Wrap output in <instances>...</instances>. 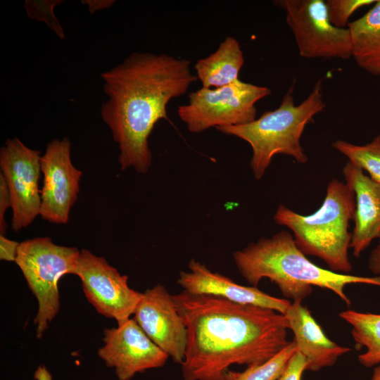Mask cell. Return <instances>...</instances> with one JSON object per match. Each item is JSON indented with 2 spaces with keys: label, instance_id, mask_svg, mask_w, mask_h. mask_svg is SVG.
Listing matches in <instances>:
<instances>
[{
  "label": "cell",
  "instance_id": "1",
  "mask_svg": "<svg viewBox=\"0 0 380 380\" xmlns=\"http://www.w3.org/2000/svg\"><path fill=\"white\" fill-rule=\"evenodd\" d=\"M172 298L187 331L183 380H225L231 365H261L291 342L275 310L184 290Z\"/></svg>",
  "mask_w": 380,
  "mask_h": 380
},
{
  "label": "cell",
  "instance_id": "2",
  "mask_svg": "<svg viewBox=\"0 0 380 380\" xmlns=\"http://www.w3.org/2000/svg\"><path fill=\"white\" fill-rule=\"evenodd\" d=\"M191 61L166 53L134 52L101 77L107 100L101 116L118 144L122 170L146 173L152 163L148 138L168 120L167 106L198 80Z\"/></svg>",
  "mask_w": 380,
  "mask_h": 380
},
{
  "label": "cell",
  "instance_id": "3",
  "mask_svg": "<svg viewBox=\"0 0 380 380\" xmlns=\"http://www.w3.org/2000/svg\"><path fill=\"white\" fill-rule=\"evenodd\" d=\"M233 259L249 284L257 286L262 279H269L291 302H302L312 293V286H317L331 291L350 306L351 301L345 293L348 285L380 286V276L351 275L317 266L298 249L293 236L284 230L234 252Z\"/></svg>",
  "mask_w": 380,
  "mask_h": 380
},
{
  "label": "cell",
  "instance_id": "4",
  "mask_svg": "<svg viewBox=\"0 0 380 380\" xmlns=\"http://www.w3.org/2000/svg\"><path fill=\"white\" fill-rule=\"evenodd\" d=\"M355 205L353 189L333 179L322 205L314 213L303 215L281 204L274 220L292 231L294 241L303 254L320 258L334 272L347 274L353 269L348 257L352 233L348 229Z\"/></svg>",
  "mask_w": 380,
  "mask_h": 380
},
{
  "label": "cell",
  "instance_id": "5",
  "mask_svg": "<svg viewBox=\"0 0 380 380\" xmlns=\"http://www.w3.org/2000/svg\"><path fill=\"white\" fill-rule=\"evenodd\" d=\"M293 90V87L289 89L277 108L265 111L253 122L216 128L222 134L235 136L250 144V165L256 179L263 177L277 154L291 156L299 163L308 161L300 138L307 124L326 106L322 81L316 82L310 94L298 105L295 103Z\"/></svg>",
  "mask_w": 380,
  "mask_h": 380
},
{
  "label": "cell",
  "instance_id": "6",
  "mask_svg": "<svg viewBox=\"0 0 380 380\" xmlns=\"http://www.w3.org/2000/svg\"><path fill=\"white\" fill-rule=\"evenodd\" d=\"M80 251L58 246L49 237H37L20 243L15 263L20 269L38 302L34 322L41 338L60 308L58 284L73 270Z\"/></svg>",
  "mask_w": 380,
  "mask_h": 380
},
{
  "label": "cell",
  "instance_id": "7",
  "mask_svg": "<svg viewBox=\"0 0 380 380\" xmlns=\"http://www.w3.org/2000/svg\"><path fill=\"white\" fill-rule=\"evenodd\" d=\"M271 94L267 87L239 79L217 88L202 87L189 94L187 103L178 107L180 120L191 133L210 127L240 125L256 119L255 103Z\"/></svg>",
  "mask_w": 380,
  "mask_h": 380
},
{
  "label": "cell",
  "instance_id": "8",
  "mask_svg": "<svg viewBox=\"0 0 380 380\" xmlns=\"http://www.w3.org/2000/svg\"><path fill=\"white\" fill-rule=\"evenodd\" d=\"M276 4L286 12V23L302 57L343 60L352 57L350 30L331 23L325 1L281 0Z\"/></svg>",
  "mask_w": 380,
  "mask_h": 380
},
{
  "label": "cell",
  "instance_id": "9",
  "mask_svg": "<svg viewBox=\"0 0 380 380\" xmlns=\"http://www.w3.org/2000/svg\"><path fill=\"white\" fill-rule=\"evenodd\" d=\"M81 279L87 299L98 312L115 319L118 325L128 319L139 302L142 293L128 285V277L89 251L82 249L73 274Z\"/></svg>",
  "mask_w": 380,
  "mask_h": 380
},
{
  "label": "cell",
  "instance_id": "10",
  "mask_svg": "<svg viewBox=\"0 0 380 380\" xmlns=\"http://www.w3.org/2000/svg\"><path fill=\"white\" fill-rule=\"evenodd\" d=\"M40 151L19 139H8L0 150V167L11 198V227L18 232L40 214ZM41 193V192H40Z\"/></svg>",
  "mask_w": 380,
  "mask_h": 380
},
{
  "label": "cell",
  "instance_id": "11",
  "mask_svg": "<svg viewBox=\"0 0 380 380\" xmlns=\"http://www.w3.org/2000/svg\"><path fill=\"white\" fill-rule=\"evenodd\" d=\"M68 138L48 143L41 156L43 187L41 191L40 216L55 224H66L72 206L77 198L82 172L71 160Z\"/></svg>",
  "mask_w": 380,
  "mask_h": 380
},
{
  "label": "cell",
  "instance_id": "12",
  "mask_svg": "<svg viewBox=\"0 0 380 380\" xmlns=\"http://www.w3.org/2000/svg\"><path fill=\"white\" fill-rule=\"evenodd\" d=\"M104 346L99 356L115 369L118 380H130L137 373L163 367L169 355L144 332L135 319L103 331Z\"/></svg>",
  "mask_w": 380,
  "mask_h": 380
},
{
  "label": "cell",
  "instance_id": "13",
  "mask_svg": "<svg viewBox=\"0 0 380 380\" xmlns=\"http://www.w3.org/2000/svg\"><path fill=\"white\" fill-rule=\"evenodd\" d=\"M133 315L147 336L175 363L182 365L186 348V327L165 287L158 284L142 293Z\"/></svg>",
  "mask_w": 380,
  "mask_h": 380
},
{
  "label": "cell",
  "instance_id": "14",
  "mask_svg": "<svg viewBox=\"0 0 380 380\" xmlns=\"http://www.w3.org/2000/svg\"><path fill=\"white\" fill-rule=\"evenodd\" d=\"M189 271H182L178 284L190 293L210 295L245 305H253L284 314L291 300L270 296L257 286L240 285L231 279L213 272L205 265L191 259Z\"/></svg>",
  "mask_w": 380,
  "mask_h": 380
},
{
  "label": "cell",
  "instance_id": "15",
  "mask_svg": "<svg viewBox=\"0 0 380 380\" xmlns=\"http://www.w3.org/2000/svg\"><path fill=\"white\" fill-rule=\"evenodd\" d=\"M346 183L355 196V211L350 248L359 258L372 241L380 238V184L348 161L343 169Z\"/></svg>",
  "mask_w": 380,
  "mask_h": 380
},
{
  "label": "cell",
  "instance_id": "16",
  "mask_svg": "<svg viewBox=\"0 0 380 380\" xmlns=\"http://www.w3.org/2000/svg\"><path fill=\"white\" fill-rule=\"evenodd\" d=\"M294 335L296 348L307 360L306 370L317 372L333 366L350 348L331 341L302 302H291L284 314Z\"/></svg>",
  "mask_w": 380,
  "mask_h": 380
},
{
  "label": "cell",
  "instance_id": "17",
  "mask_svg": "<svg viewBox=\"0 0 380 380\" xmlns=\"http://www.w3.org/2000/svg\"><path fill=\"white\" fill-rule=\"evenodd\" d=\"M244 63L243 51L239 42L227 37L215 51L199 59L194 68L202 87H220L239 80Z\"/></svg>",
  "mask_w": 380,
  "mask_h": 380
},
{
  "label": "cell",
  "instance_id": "18",
  "mask_svg": "<svg viewBox=\"0 0 380 380\" xmlns=\"http://www.w3.org/2000/svg\"><path fill=\"white\" fill-rule=\"evenodd\" d=\"M357 65L380 77V0L364 15L348 24Z\"/></svg>",
  "mask_w": 380,
  "mask_h": 380
},
{
  "label": "cell",
  "instance_id": "19",
  "mask_svg": "<svg viewBox=\"0 0 380 380\" xmlns=\"http://www.w3.org/2000/svg\"><path fill=\"white\" fill-rule=\"evenodd\" d=\"M338 315L350 325L356 347L366 349L358 355L360 363L365 367L380 365V314L347 310Z\"/></svg>",
  "mask_w": 380,
  "mask_h": 380
},
{
  "label": "cell",
  "instance_id": "20",
  "mask_svg": "<svg viewBox=\"0 0 380 380\" xmlns=\"http://www.w3.org/2000/svg\"><path fill=\"white\" fill-rule=\"evenodd\" d=\"M331 146L347 157L348 161L367 172L372 179L380 184V135L365 145L336 140Z\"/></svg>",
  "mask_w": 380,
  "mask_h": 380
},
{
  "label": "cell",
  "instance_id": "21",
  "mask_svg": "<svg viewBox=\"0 0 380 380\" xmlns=\"http://www.w3.org/2000/svg\"><path fill=\"white\" fill-rule=\"evenodd\" d=\"M296 350V343L291 341L279 353L261 365L247 367L243 372L228 369L225 380H277Z\"/></svg>",
  "mask_w": 380,
  "mask_h": 380
},
{
  "label": "cell",
  "instance_id": "22",
  "mask_svg": "<svg viewBox=\"0 0 380 380\" xmlns=\"http://www.w3.org/2000/svg\"><path fill=\"white\" fill-rule=\"evenodd\" d=\"M61 2L60 0H26L24 6L30 18L45 23L59 38L64 39V31L53 13L54 8Z\"/></svg>",
  "mask_w": 380,
  "mask_h": 380
},
{
  "label": "cell",
  "instance_id": "23",
  "mask_svg": "<svg viewBox=\"0 0 380 380\" xmlns=\"http://www.w3.org/2000/svg\"><path fill=\"white\" fill-rule=\"evenodd\" d=\"M376 0H327L328 17L338 28H348L349 18L359 8L374 4Z\"/></svg>",
  "mask_w": 380,
  "mask_h": 380
},
{
  "label": "cell",
  "instance_id": "24",
  "mask_svg": "<svg viewBox=\"0 0 380 380\" xmlns=\"http://www.w3.org/2000/svg\"><path fill=\"white\" fill-rule=\"evenodd\" d=\"M307 365L305 356L296 350L277 380H301L302 374L306 371Z\"/></svg>",
  "mask_w": 380,
  "mask_h": 380
},
{
  "label": "cell",
  "instance_id": "25",
  "mask_svg": "<svg viewBox=\"0 0 380 380\" xmlns=\"http://www.w3.org/2000/svg\"><path fill=\"white\" fill-rule=\"evenodd\" d=\"M11 198L6 181L0 172V232L5 235L7 225L4 220L6 210L11 208Z\"/></svg>",
  "mask_w": 380,
  "mask_h": 380
},
{
  "label": "cell",
  "instance_id": "26",
  "mask_svg": "<svg viewBox=\"0 0 380 380\" xmlns=\"http://www.w3.org/2000/svg\"><path fill=\"white\" fill-rule=\"evenodd\" d=\"M20 243L0 235V259L1 260L15 262Z\"/></svg>",
  "mask_w": 380,
  "mask_h": 380
},
{
  "label": "cell",
  "instance_id": "27",
  "mask_svg": "<svg viewBox=\"0 0 380 380\" xmlns=\"http://www.w3.org/2000/svg\"><path fill=\"white\" fill-rule=\"evenodd\" d=\"M369 271L377 276H380V238L376 247L372 251L368 259Z\"/></svg>",
  "mask_w": 380,
  "mask_h": 380
},
{
  "label": "cell",
  "instance_id": "28",
  "mask_svg": "<svg viewBox=\"0 0 380 380\" xmlns=\"http://www.w3.org/2000/svg\"><path fill=\"white\" fill-rule=\"evenodd\" d=\"M88 7L90 13H94L97 11L109 8L115 3L113 0H84L81 1Z\"/></svg>",
  "mask_w": 380,
  "mask_h": 380
},
{
  "label": "cell",
  "instance_id": "29",
  "mask_svg": "<svg viewBox=\"0 0 380 380\" xmlns=\"http://www.w3.org/2000/svg\"><path fill=\"white\" fill-rule=\"evenodd\" d=\"M34 376L38 380H51V375L44 366L39 367Z\"/></svg>",
  "mask_w": 380,
  "mask_h": 380
},
{
  "label": "cell",
  "instance_id": "30",
  "mask_svg": "<svg viewBox=\"0 0 380 380\" xmlns=\"http://www.w3.org/2000/svg\"><path fill=\"white\" fill-rule=\"evenodd\" d=\"M370 380H380V365L374 367Z\"/></svg>",
  "mask_w": 380,
  "mask_h": 380
}]
</instances>
